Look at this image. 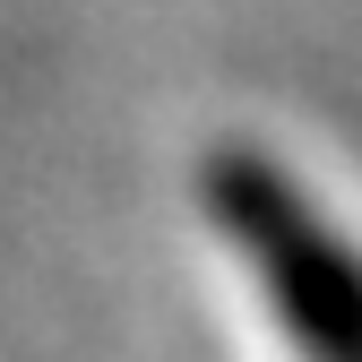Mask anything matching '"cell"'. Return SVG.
<instances>
[{"label": "cell", "instance_id": "obj_1", "mask_svg": "<svg viewBox=\"0 0 362 362\" xmlns=\"http://www.w3.org/2000/svg\"><path fill=\"white\" fill-rule=\"evenodd\" d=\"M199 207L216 242L250 267L259 310L293 362H362V242L259 147H216L199 164Z\"/></svg>", "mask_w": 362, "mask_h": 362}]
</instances>
